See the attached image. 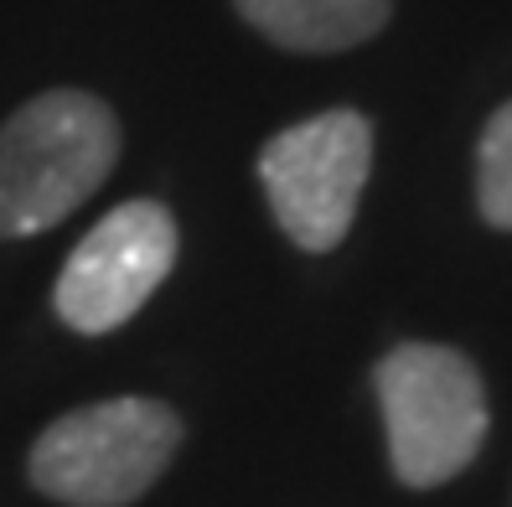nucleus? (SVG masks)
Listing matches in <instances>:
<instances>
[{
  "mask_svg": "<svg viewBox=\"0 0 512 507\" xmlns=\"http://www.w3.org/2000/svg\"><path fill=\"white\" fill-rule=\"evenodd\" d=\"M373 171V119L326 109L264 140L259 182L280 233L306 254H331L352 233Z\"/></svg>",
  "mask_w": 512,
  "mask_h": 507,
  "instance_id": "4",
  "label": "nucleus"
},
{
  "mask_svg": "<svg viewBox=\"0 0 512 507\" xmlns=\"http://www.w3.org/2000/svg\"><path fill=\"white\" fill-rule=\"evenodd\" d=\"M176 249H182V238H176V218L166 202L156 197L119 202L114 213H104L78 238V249L57 275L52 285L57 321L83 337L119 332L161 290V280L176 264Z\"/></svg>",
  "mask_w": 512,
  "mask_h": 507,
  "instance_id": "5",
  "label": "nucleus"
},
{
  "mask_svg": "<svg viewBox=\"0 0 512 507\" xmlns=\"http://www.w3.org/2000/svg\"><path fill=\"white\" fill-rule=\"evenodd\" d=\"M476 207L492 228L512 233V99L487 119L476 145Z\"/></svg>",
  "mask_w": 512,
  "mask_h": 507,
  "instance_id": "7",
  "label": "nucleus"
},
{
  "mask_svg": "<svg viewBox=\"0 0 512 507\" xmlns=\"http://www.w3.org/2000/svg\"><path fill=\"white\" fill-rule=\"evenodd\" d=\"M233 11L264 42L321 57L373 42L394 16V0H233Z\"/></svg>",
  "mask_w": 512,
  "mask_h": 507,
  "instance_id": "6",
  "label": "nucleus"
},
{
  "mask_svg": "<svg viewBox=\"0 0 512 507\" xmlns=\"http://www.w3.org/2000/svg\"><path fill=\"white\" fill-rule=\"evenodd\" d=\"M373 389L404 487H440L476 461L487 440V389L466 352L404 342L373 368Z\"/></svg>",
  "mask_w": 512,
  "mask_h": 507,
  "instance_id": "3",
  "label": "nucleus"
},
{
  "mask_svg": "<svg viewBox=\"0 0 512 507\" xmlns=\"http://www.w3.org/2000/svg\"><path fill=\"white\" fill-rule=\"evenodd\" d=\"M119 114L88 88H47L0 125V238L47 233L119 166Z\"/></svg>",
  "mask_w": 512,
  "mask_h": 507,
  "instance_id": "1",
  "label": "nucleus"
},
{
  "mask_svg": "<svg viewBox=\"0 0 512 507\" xmlns=\"http://www.w3.org/2000/svg\"><path fill=\"white\" fill-rule=\"evenodd\" d=\"M176 451H182L176 409L145 394H125L52 420L32 440L26 476L42 497L68 507H130L161 482Z\"/></svg>",
  "mask_w": 512,
  "mask_h": 507,
  "instance_id": "2",
  "label": "nucleus"
}]
</instances>
